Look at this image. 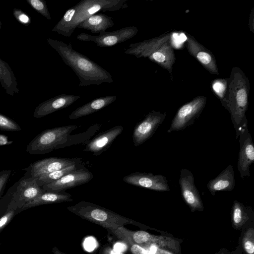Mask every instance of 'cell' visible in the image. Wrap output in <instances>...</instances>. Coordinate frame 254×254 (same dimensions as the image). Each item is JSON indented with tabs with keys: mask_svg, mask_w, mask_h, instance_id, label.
I'll use <instances>...</instances> for the list:
<instances>
[{
	"mask_svg": "<svg viewBox=\"0 0 254 254\" xmlns=\"http://www.w3.org/2000/svg\"><path fill=\"white\" fill-rule=\"evenodd\" d=\"M250 90L249 78L239 67H234L227 78V88L221 105L228 111L238 138L242 127L248 123L246 112Z\"/></svg>",
	"mask_w": 254,
	"mask_h": 254,
	"instance_id": "7a4b0ae2",
	"label": "cell"
},
{
	"mask_svg": "<svg viewBox=\"0 0 254 254\" xmlns=\"http://www.w3.org/2000/svg\"><path fill=\"white\" fill-rule=\"evenodd\" d=\"M93 178V174L86 168H78L61 179L43 186L41 188L45 191H65L66 190L86 184Z\"/></svg>",
	"mask_w": 254,
	"mask_h": 254,
	"instance_id": "4fadbf2b",
	"label": "cell"
},
{
	"mask_svg": "<svg viewBox=\"0 0 254 254\" xmlns=\"http://www.w3.org/2000/svg\"><path fill=\"white\" fill-rule=\"evenodd\" d=\"M214 254H230V252L226 249H221Z\"/></svg>",
	"mask_w": 254,
	"mask_h": 254,
	"instance_id": "8d00e7d4",
	"label": "cell"
},
{
	"mask_svg": "<svg viewBox=\"0 0 254 254\" xmlns=\"http://www.w3.org/2000/svg\"><path fill=\"white\" fill-rule=\"evenodd\" d=\"M0 130L8 131H17L21 127L10 118L0 113Z\"/></svg>",
	"mask_w": 254,
	"mask_h": 254,
	"instance_id": "4316f807",
	"label": "cell"
},
{
	"mask_svg": "<svg viewBox=\"0 0 254 254\" xmlns=\"http://www.w3.org/2000/svg\"><path fill=\"white\" fill-rule=\"evenodd\" d=\"M123 130L124 127L119 125L98 133L86 143L83 150L92 153L96 157L99 156L111 146Z\"/></svg>",
	"mask_w": 254,
	"mask_h": 254,
	"instance_id": "e0dca14e",
	"label": "cell"
},
{
	"mask_svg": "<svg viewBox=\"0 0 254 254\" xmlns=\"http://www.w3.org/2000/svg\"><path fill=\"white\" fill-rule=\"evenodd\" d=\"M166 116L165 112L153 110L137 123L132 132L134 145L138 146L150 138L163 122Z\"/></svg>",
	"mask_w": 254,
	"mask_h": 254,
	"instance_id": "30bf717a",
	"label": "cell"
},
{
	"mask_svg": "<svg viewBox=\"0 0 254 254\" xmlns=\"http://www.w3.org/2000/svg\"><path fill=\"white\" fill-rule=\"evenodd\" d=\"M125 53L137 58H147L172 73L176 61L172 45V33H167L156 37L131 44Z\"/></svg>",
	"mask_w": 254,
	"mask_h": 254,
	"instance_id": "3957f363",
	"label": "cell"
},
{
	"mask_svg": "<svg viewBox=\"0 0 254 254\" xmlns=\"http://www.w3.org/2000/svg\"><path fill=\"white\" fill-rule=\"evenodd\" d=\"M28 4L38 13L48 20L51 17L46 2L43 0H26Z\"/></svg>",
	"mask_w": 254,
	"mask_h": 254,
	"instance_id": "f1b7e54d",
	"label": "cell"
},
{
	"mask_svg": "<svg viewBox=\"0 0 254 254\" xmlns=\"http://www.w3.org/2000/svg\"><path fill=\"white\" fill-rule=\"evenodd\" d=\"M179 183L182 198L191 211H202L204 209L203 202L195 185L192 173L187 169H182Z\"/></svg>",
	"mask_w": 254,
	"mask_h": 254,
	"instance_id": "7c38bea8",
	"label": "cell"
},
{
	"mask_svg": "<svg viewBox=\"0 0 254 254\" xmlns=\"http://www.w3.org/2000/svg\"><path fill=\"white\" fill-rule=\"evenodd\" d=\"M186 47L189 54L195 58L209 72L219 74V71L214 55L199 43L192 36L185 33Z\"/></svg>",
	"mask_w": 254,
	"mask_h": 254,
	"instance_id": "9a60e30c",
	"label": "cell"
},
{
	"mask_svg": "<svg viewBox=\"0 0 254 254\" xmlns=\"http://www.w3.org/2000/svg\"><path fill=\"white\" fill-rule=\"evenodd\" d=\"M227 84V78H218L212 81L211 87L214 94L221 100L223 98Z\"/></svg>",
	"mask_w": 254,
	"mask_h": 254,
	"instance_id": "83f0119b",
	"label": "cell"
},
{
	"mask_svg": "<svg viewBox=\"0 0 254 254\" xmlns=\"http://www.w3.org/2000/svg\"><path fill=\"white\" fill-rule=\"evenodd\" d=\"M13 14L16 20L24 26L29 25L31 23L30 17L19 8H15L13 10Z\"/></svg>",
	"mask_w": 254,
	"mask_h": 254,
	"instance_id": "f546056e",
	"label": "cell"
},
{
	"mask_svg": "<svg viewBox=\"0 0 254 254\" xmlns=\"http://www.w3.org/2000/svg\"><path fill=\"white\" fill-rule=\"evenodd\" d=\"M13 142L8 139V137L4 135L0 134V146L11 144Z\"/></svg>",
	"mask_w": 254,
	"mask_h": 254,
	"instance_id": "836d02e7",
	"label": "cell"
},
{
	"mask_svg": "<svg viewBox=\"0 0 254 254\" xmlns=\"http://www.w3.org/2000/svg\"><path fill=\"white\" fill-rule=\"evenodd\" d=\"M230 254H244V253L240 247L238 245L234 250L230 253Z\"/></svg>",
	"mask_w": 254,
	"mask_h": 254,
	"instance_id": "d590c367",
	"label": "cell"
},
{
	"mask_svg": "<svg viewBox=\"0 0 254 254\" xmlns=\"http://www.w3.org/2000/svg\"><path fill=\"white\" fill-rule=\"evenodd\" d=\"M80 98V95L61 94L40 103L35 109L34 117L40 118L68 107Z\"/></svg>",
	"mask_w": 254,
	"mask_h": 254,
	"instance_id": "ac0fdd59",
	"label": "cell"
},
{
	"mask_svg": "<svg viewBox=\"0 0 254 254\" xmlns=\"http://www.w3.org/2000/svg\"><path fill=\"white\" fill-rule=\"evenodd\" d=\"M71 212L98 224L111 232L125 225H137L139 223L94 203L80 201L75 205L67 206Z\"/></svg>",
	"mask_w": 254,
	"mask_h": 254,
	"instance_id": "277c9868",
	"label": "cell"
},
{
	"mask_svg": "<svg viewBox=\"0 0 254 254\" xmlns=\"http://www.w3.org/2000/svg\"><path fill=\"white\" fill-rule=\"evenodd\" d=\"M127 0H83L74 6L75 12L62 36L70 37L78 25L100 11H115L127 7Z\"/></svg>",
	"mask_w": 254,
	"mask_h": 254,
	"instance_id": "52a82bcc",
	"label": "cell"
},
{
	"mask_svg": "<svg viewBox=\"0 0 254 254\" xmlns=\"http://www.w3.org/2000/svg\"><path fill=\"white\" fill-rule=\"evenodd\" d=\"M131 252L133 254H147V251L143 247L136 244L130 246Z\"/></svg>",
	"mask_w": 254,
	"mask_h": 254,
	"instance_id": "d6a6232c",
	"label": "cell"
},
{
	"mask_svg": "<svg viewBox=\"0 0 254 254\" xmlns=\"http://www.w3.org/2000/svg\"><path fill=\"white\" fill-rule=\"evenodd\" d=\"M75 164L74 159L49 157L33 163L25 170L29 173L28 177L36 178Z\"/></svg>",
	"mask_w": 254,
	"mask_h": 254,
	"instance_id": "2e32d148",
	"label": "cell"
},
{
	"mask_svg": "<svg viewBox=\"0 0 254 254\" xmlns=\"http://www.w3.org/2000/svg\"><path fill=\"white\" fill-rule=\"evenodd\" d=\"M138 31L135 26H127L113 31H105L96 36L82 33L78 34L76 38L82 41L93 42L98 47L105 48L125 42L134 37Z\"/></svg>",
	"mask_w": 254,
	"mask_h": 254,
	"instance_id": "9c48e42d",
	"label": "cell"
},
{
	"mask_svg": "<svg viewBox=\"0 0 254 254\" xmlns=\"http://www.w3.org/2000/svg\"><path fill=\"white\" fill-rule=\"evenodd\" d=\"M114 25L112 17L103 13L95 14L79 23L77 28L89 30L91 33H101Z\"/></svg>",
	"mask_w": 254,
	"mask_h": 254,
	"instance_id": "603a6c76",
	"label": "cell"
},
{
	"mask_svg": "<svg viewBox=\"0 0 254 254\" xmlns=\"http://www.w3.org/2000/svg\"><path fill=\"white\" fill-rule=\"evenodd\" d=\"M206 101L205 96L200 95L182 106L173 119L167 132L182 130L193 125L202 112Z\"/></svg>",
	"mask_w": 254,
	"mask_h": 254,
	"instance_id": "ba28073f",
	"label": "cell"
},
{
	"mask_svg": "<svg viewBox=\"0 0 254 254\" xmlns=\"http://www.w3.org/2000/svg\"><path fill=\"white\" fill-rule=\"evenodd\" d=\"M78 168V165L77 164H75L64 169L41 176L35 179L38 185L41 187L43 186L50 184L61 179L63 176L75 171Z\"/></svg>",
	"mask_w": 254,
	"mask_h": 254,
	"instance_id": "484cf974",
	"label": "cell"
},
{
	"mask_svg": "<svg viewBox=\"0 0 254 254\" xmlns=\"http://www.w3.org/2000/svg\"><path fill=\"white\" fill-rule=\"evenodd\" d=\"M18 213L17 210H12L0 216V233Z\"/></svg>",
	"mask_w": 254,
	"mask_h": 254,
	"instance_id": "4dcf8cb0",
	"label": "cell"
},
{
	"mask_svg": "<svg viewBox=\"0 0 254 254\" xmlns=\"http://www.w3.org/2000/svg\"><path fill=\"white\" fill-rule=\"evenodd\" d=\"M116 99L115 95H107L94 99L76 109L69 115L68 118L74 120L93 114L108 106Z\"/></svg>",
	"mask_w": 254,
	"mask_h": 254,
	"instance_id": "44dd1931",
	"label": "cell"
},
{
	"mask_svg": "<svg viewBox=\"0 0 254 254\" xmlns=\"http://www.w3.org/2000/svg\"><path fill=\"white\" fill-rule=\"evenodd\" d=\"M44 190L35 178L23 177L14 183L0 200V216L10 210L21 212L22 208Z\"/></svg>",
	"mask_w": 254,
	"mask_h": 254,
	"instance_id": "5b68a950",
	"label": "cell"
},
{
	"mask_svg": "<svg viewBox=\"0 0 254 254\" xmlns=\"http://www.w3.org/2000/svg\"><path fill=\"white\" fill-rule=\"evenodd\" d=\"M123 181L131 185L158 191H169L167 178L152 173L135 172L125 176Z\"/></svg>",
	"mask_w": 254,
	"mask_h": 254,
	"instance_id": "5bb4252c",
	"label": "cell"
},
{
	"mask_svg": "<svg viewBox=\"0 0 254 254\" xmlns=\"http://www.w3.org/2000/svg\"><path fill=\"white\" fill-rule=\"evenodd\" d=\"M11 171L3 170L0 172V200L2 197L4 190L9 179Z\"/></svg>",
	"mask_w": 254,
	"mask_h": 254,
	"instance_id": "1f68e13d",
	"label": "cell"
},
{
	"mask_svg": "<svg viewBox=\"0 0 254 254\" xmlns=\"http://www.w3.org/2000/svg\"><path fill=\"white\" fill-rule=\"evenodd\" d=\"M71 196V194L65 191L53 192L44 190L33 200L25 204L21 209V212L39 205L72 201Z\"/></svg>",
	"mask_w": 254,
	"mask_h": 254,
	"instance_id": "7402d4cb",
	"label": "cell"
},
{
	"mask_svg": "<svg viewBox=\"0 0 254 254\" xmlns=\"http://www.w3.org/2000/svg\"><path fill=\"white\" fill-rule=\"evenodd\" d=\"M47 42L59 54L64 64L75 73L80 82L79 87L113 82L109 72L75 51L70 43L51 38H48Z\"/></svg>",
	"mask_w": 254,
	"mask_h": 254,
	"instance_id": "6da1fadb",
	"label": "cell"
},
{
	"mask_svg": "<svg viewBox=\"0 0 254 254\" xmlns=\"http://www.w3.org/2000/svg\"><path fill=\"white\" fill-rule=\"evenodd\" d=\"M235 186L234 172L230 164L216 177L208 181L206 187L210 193L214 196L218 191L232 190Z\"/></svg>",
	"mask_w": 254,
	"mask_h": 254,
	"instance_id": "d6986e66",
	"label": "cell"
},
{
	"mask_svg": "<svg viewBox=\"0 0 254 254\" xmlns=\"http://www.w3.org/2000/svg\"><path fill=\"white\" fill-rule=\"evenodd\" d=\"M52 251L54 254H66L61 252L56 247H54L53 248Z\"/></svg>",
	"mask_w": 254,
	"mask_h": 254,
	"instance_id": "74e56055",
	"label": "cell"
},
{
	"mask_svg": "<svg viewBox=\"0 0 254 254\" xmlns=\"http://www.w3.org/2000/svg\"><path fill=\"white\" fill-rule=\"evenodd\" d=\"M0 82L6 93L10 96L18 93L19 90L13 72L9 64L0 59Z\"/></svg>",
	"mask_w": 254,
	"mask_h": 254,
	"instance_id": "cb8c5ba5",
	"label": "cell"
},
{
	"mask_svg": "<svg viewBox=\"0 0 254 254\" xmlns=\"http://www.w3.org/2000/svg\"><path fill=\"white\" fill-rule=\"evenodd\" d=\"M77 127L76 125H67L45 129L31 140L26 151L32 155L44 154L64 148L70 133Z\"/></svg>",
	"mask_w": 254,
	"mask_h": 254,
	"instance_id": "8992f818",
	"label": "cell"
},
{
	"mask_svg": "<svg viewBox=\"0 0 254 254\" xmlns=\"http://www.w3.org/2000/svg\"><path fill=\"white\" fill-rule=\"evenodd\" d=\"M1 25H2L1 22L0 21V30L1 28Z\"/></svg>",
	"mask_w": 254,
	"mask_h": 254,
	"instance_id": "f35d334b",
	"label": "cell"
},
{
	"mask_svg": "<svg viewBox=\"0 0 254 254\" xmlns=\"http://www.w3.org/2000/svg\"><path fill=\"white\" fill-rule=\"evenodd\" d=\"M239 246L244 254H254V222L242 230L239 240Z\"/></svg>",
	"mask_w": 254,
	"mask_h": 254,
	"instance_id": "d4e9b609",
	"label": "cell"
},
{
	"mask_svg": "<svg viewBox=\"0 0 254 254\" xmlns=\"http://www.w3.org/2000/svg\"><path fill=\"white\" fill-rule=\"evenodd\" d=\"M239 137L240 150L237 168L241 178L244 179L250 176V166L254 162V146L248 123L241 128Z\"/></svg>",
	"mask_w": 254,
	"mask_h": 254,
	"instance_id": "8fae6325",
	"label": "cell"
},
{
	"mask_svg": "<svg viewBox=\"0 0 254 254\" xmlns=\"http://www.w3.org/2000/svg\"><path fill=\"white\" fill-rule=\"evenodd\" d=\"M254 8L252 9L250 15L249 25L250 30L254 33Z\"/></svg>",
	"mask_w": 254,
	"mask_h": 254,
	"instance_id": "e575fe53",
	"label": "cell"
},
{
	"mask_svg": "<svg viewBox=\"0 0 254 254\" xmlns=\"http://www.w3.org/2000/svg\"><path fill=\"white\" fill-rule=\"evenodd\" d=\"M254 213L250 206H246L235 200L231 210L233 227L236 230H243L254 222Z\"/></svg>",
	"mask_w": 254,
	"mask_h": 254,
	"instance_id": "ffe728a7",
	"label": "cell"
}]
</instances>
